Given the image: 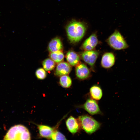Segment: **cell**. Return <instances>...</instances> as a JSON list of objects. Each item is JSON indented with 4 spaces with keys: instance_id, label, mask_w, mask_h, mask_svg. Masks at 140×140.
Masks as SVG:
<instances>
[{
    "instance_id": "e0dca14e",
    "label": "cell",
    "mask_w": 140,
    "mask_h": 140,
    "mask_svg": "<svg viewBox=\"0 0 140 140\" xmlns=\"http://www.w3.org/2000/svg\"><path fill=\"white\" fill-rule=\"evenodd\" d=\"M42 65L44 69L46 71L53 70L55 66V62L50 58L46 59L44 60Z\"/></svg>"
},
{
    "instance_id": "30bf717a",
    "label": "cell",
    "mask_w": 140,
    "mask_h": 140,
    "mask_svg": "<svg viewBox=\"0 0 140 140\" xmlns=\"http://www.w3.org/2000/svg\"><path fill=\"white\" fill-rule=\"evenodd\" d=\"M76 74L77 77L81 80H84L89 76V70L87 66L83 64H81L76 66Z\"/></svg>"
},
{
    "instance_id": "8992f818",
    "label": "cell",
    "mask_w": 140,
    "mask_h": 140,
    "mask_svg": "<svg viewBox=\"0 0 140 140\" xmlns=\"http://www.w3.org/2000/svg\"><path fill=\"white\" fill-rule=\"evenodd\" d=\"M99 53L93 50L85 51L81 54V57L83 60L92 67H93L98 57Z\"/></svg>"
},
{
    "instance_id": "2e32d148",
    "label": "cell",
    "mask_w": 140,
    "mask_h": 140,
    "mask_svg": "<svg viewBox=\"0 0 140 140\" xmlns=\"http://www.w3.org/2000/svg\"><path fill=\"white\" fill-rule=\"evenodd\" d=\"M49 57L54 61L57 63L61 62L64 58V54L61 51L51 52Z\"/></svg>"
},
{
    "instance_id": "6da1fadb",
    "label": "cell",
    "mask_w": 140,
    "mask_h": 140,
    "mask_svg": "<svg viewBox=\"0 0 140 140\" xmlns=\"http://www.w3.org/2000/svg\"><path fill=\"white\" fill-rule=\"evenodd\" d=\"M66 30L69 40L72 43H75L79 41L83 37L86 27L83 23L74 20L67 25Z\"/></svg>"
},
{
    "instance_id": "7a4b0ae2",
    "label": "cell",
    "mask_w": 140,
    "mask_h": 140,
    "mask_svg": "<svg viewBox=\"0 0 140 140\" xmlns=\"http://www.w3.org/2000/svg\"><path fill=\"white\" fill-rule=\"evenodd\" d=\"M5 140H30L28 129L24 126L19 124L11 127L4 137Z\"/></svg>"
},
{
    "instance_id": "8fae6325",
    "label": "cell",
    "mask_w": 140,
    "mask_h": 140,
    "mask_svg": "<svg viewBox=\"0 0 140 140\" xmlns=\"http://www.w3.org/2000/svg\"><path fill=\"white\" fill-rule=\"evenodd\" d=\"M115 57L111 53L108 52L104 54L102 57L101 61V65L106 68H110L114 64Z\"/></svg>"
},
{
    "instance_id": "52a82bcc",
    "label": "cell",
    "mask_w": 140,
    "mask_h": 140,
    "mask_svg": "<svg viewBox=\"0 0 140 140\" xmlns=\"http://www.w3.org/2000/svg\"><path fill=\"white\" fill-rule=\"evenodd\" d=\"M98 43L96 34L93 33L84 41L82 45L81 48L85 51L91 50L96 46Z\"/></svg>"
},
{
    "instance_id": "ba28073f",
    "label": "cell",
    "mask_w": 140,
    "mask_h": 140,
    "mask_svg": "<svg viewBox=\"0 0 140 140\" xmlns=\"http://www.w3.org/2000/svg\"><path fill=\"white\" fill-rule=\"evenodd\" d=\"M71 69V67L69 63L61 62L59 63L57 66L55 74L58 76L67 75L70 73Z\"/></svg>"
},
{
    "instance_id": "5b68a950",
    "label": "cell",
    "mask_w": 140,
    "mask_h": 140,
    "mask_svg": "<svg viewBox=\"0 0 140 140\" xmlns=\"http://www.w3.org/2000/svg\"><path fill=\"white\" fill-rule=\"evenodd\" d=\"M78 107L84 109L92 115L102 114L97 101L92 98L88 99L84 104Z\"/></svg>"
},
{
    "instance_id": "d6986e66",
    "label": "cell",
    "mask_w": 140,
    "mask_h": 140,
    "mask_svg": "<svg viewBox=\"0 0 140 140\" xmlns=\"http://www.w3.org/2000/svg\"><path fill=\"white\" fill-rule=\"evenodd\" d=\"M51 138L52 140H66V139L62 134L57 130L54 131Z\"/></svg>"
},
{
    "instance_id": "7c38bea8",
    "label": "cell",
    "mask_w": 140,
    "mask_h": 140,
    "mask_svg": "<svg viewBox=\"0 0 140 140\" xmlns=\"http://www.w3.org/2000/svg\"><path fill=\"white\" fill-rule=\"evenodd\" d=\"M63 46L60 39L58 37L52 39L50 42L48 46V50L51 52L61 51Z\"/></svg>"
},
{
    "instance_id": "ac0fdd59",
    "label": "cell",
    "mask_w": 140,
    "mask_h": 140,
    "mask_svg": "<svg viewBox=\"0 0 140 140\" xmlns=\"http://www.w3.org/2000/svg\"><path fill=\"white\" fill-rule=\"evenodd\" d=\"M59 82L61 85L65 88H68L71 86L72 81L70 78L67 75L61 76Z\"/></svg>"
},
{
    "instance_id": "4fadbf2b",
    "label": "cell",
    "mask_w": 140,
    "mask_h": 140,
    "mask_svg": "<svg viewBox=\"0 0 140 140\" xmlns=\"http://www.w3.org/2000/svg\"><path fill=\"white\" fill-rule=\"evenodd\" d=\"M40 136L44 138H51L52 134L54 131L53 129L47 125H37Z\"/></svg>"
},
{
    "instance_id": "3957f363",
    "label": "cell",
    "mask_w": 140,
    "mask_h": 140,
    "mask_svg": "<svg viewBox=\"0 0 140 140\" xmlns=\"http://www.w3.org/2000/svg\"><path fill=\"white\" fill-rule=\"evenodd\" d=\"M80 127L87 133L90 134L100 128L101 124L88 115L79 116L78 119Z\"/></svg>"
},
{
    "instance_id": "5bb4252c",
    "label": "cell",
    "mask_w": 140,
    "mask_h": 140,
    "mask_svg": "<svg viewBox=\"0 0 140 140\" xmlns=\"http://www.w3.org/2000/svg\"><path fill=\"white\" fill-rule=\"evenodd\" d=\"M66 59L68 63L73 66H77L80 61L78 55L73 51H68L66 55Z\"/></svg>"
},
{
    "instance_id": "277c9868",
    "label": "cell",
    "mask_w": 140,
    "mask_h": 140,
    "mask_svg": "<svg viewBox=\"0 0 140 140\" xmlns=\"http://www.w3.org/2000/svg\"><path fill=\"white\" fill-rule=\"evenodd\" d=\"M109 45L116 50L126 49L128 45L122 36L119 32L116 30L109 37L107 40Z\"/></svg>"
},
{
    "instance_id": "9c48e42d",
    "label": "cell",
    "mask_w": 140,
    "mask_h": 140,
    "mask_svg": "<svg viewBox=\"0 0 140 140\" xmlns=\"http://www.w3.org/2000/svg\"><path fill=\"white\" fill-rule=\"evenodd\" d=\"M66 124L68 131L73 134L78 132L81 128L78 120L72 116L66 120Z\"/></svg>"
},
{
    "instance_id": "ffe728a7",
    "label": "cell",
    "mask_w": 140,
    "mask_h": 140,
    "mask_svg": "<svg viewBox=\"0 0 140 140\" xmlns=\"http://www.w3.org/2000/svg\"><path fill=\"white\" fill-rule=\"evenodd\" d=\"M36 75L38 79L40 80H43L46 77V73L44 69L40 68L36 70Z\"/></svg>"
},
{
    "instance_id": "9a60e30c",
    "label": "cell",
    "mask_w": 140,
    "mask_h": 140,
    "mask_svg": "<svg viewBox=\"0 0 140 140\" xmlns=\"http://www.w3.org/2000/svg\"><path fill=\"white\" fill-rule=\"evenodd\" d=\"M89 93L91 98L95 100H99L102 98L103 93L101 88L97 86H92L89 90Z\"/></svg>"
}]
</instances>
